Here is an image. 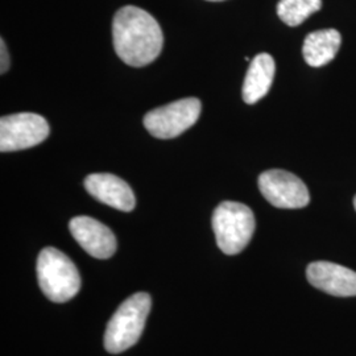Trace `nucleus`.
<instances>
[{"label": "nucleus", "mask_w": 356, "mask_h": 356, "mask_svg": "<svg viewBox=\"0 0 356 356\" xmlns=\"http://www.w3.org/2000/svg\"><path fill=\"white\" fill-rule=\"evenodd\" d=\"M113 38L116 54L134 67L153 63L163 49L161 26L151 13L126 6L115 13Z\"/></svg>", "instance_id": "obj_1"}, {"label": "nucleus", "mask_w": 356, "mask_h": 356, "mask_svg": "<svg viewBox=\"0 0 356 356\" xmlns=\"http://www.w3.org/2000/svg\"><path fill=\"white\" fill-rule=\"evenodd\" d=\"M151 306L152 298L145 292L135 293L123 301L107 325L104 348L111 354H119L135 346L140 339Z\"/></svg>", "instance_id": "obj_2"}, {"label": "nucleus", "mask_w": 356, "mask_h": 356, "mask_svg": "<svg viewBox=\"0 0 356 356\" xmlns=\"http://www.w3.org/2000/svg\"><path fill=\"white\" fill-rule=\"evenodd\" d=\"M38 285L48 300L64 304L81 289V276L76 264L60 250L47 247L38 254Z\"/></svg>", "instance_id": "obj_3"}, {"label": "nucleus", "mask_w": 356, "mask_h": 356, "mask_svg": "<svg viewBox=\"0 0 356 356\" xmlns=\"http://www.w3.org/2000/svg\"><path fill=\"white\" fill-rule=\"evenodd\" d=\"M254 226V213L245 204L226 201L214 210L213 229L223 254H241L251 242Z\"/></svg>", "instance_id": "obj_4"}, {"label": "nucleus", "mask_w": 356, "mask_h": 356, "mask_svg": "<svg viewBox=\"0 0 356 356\" xmlns=\"http://www.w3.org/2000/svg\"><path fill=\"white\" fill-rule=\"evenodd\" d=\"M201 108L197 98L179 99L149 111L144 116V126L157 139H173L195 124Z\"/></svg>", "instance_id": "obj_5"}, {"label": "nucleus", "mask_w": 356, "mask_h": 356, "mask_svg": "<svg viewBox=\"0 0 356 356\" xmlns=\"http://www.w3.org/2000/svg\"><path fill=\"white\" fill-rule=\"evenodd\" d=\"M49 136V124L33 113L7 115L0 119V151H22L36 147Z\"/></svg>", "instance_id": "obj_6"}, {"label": "nucleus", "mask_w": 356, "mask_h": 356, "mask_svg": "<svg viewBox=\"0 0 356 356\" xmlns=\"http://www.w3.org/2000/svg\"><path fill=\"white\" fill-rule=\"evenodd\" d=\"M259 189L269 204L279 209H302L310 202L305 184L296 175L282 169L261 173Z\"/></svg>", "instance_id": "obj_7"}, {"label": "nucleus", "mask_w": 356, "mask_h": 356, "mask_svg": "<svg viewBox=\"0 0 356 356\" xmlns=\"http://www.w3.org/2000/svg\"><path fill=\"white\" fill-rule=\"evenodd\" d=\"M69 229L76 243L95 259H108L116 251L114 232L99 220L90 216H76Z\"/></svg>", "instance_id": "obj_8"}, {"label": "nucleus", "mask_w": 356, "mask_h": 356, "mask_svg": "<svg viewBox=\"0 0 356 356\" xmlns=\"http://www.w3.org/2000/svg\"><path fill=\"white\" fill-rule=\"evenodd\" d=\"M306 277L314 288L331 296H356V272L343 266L330 261H314L306 269Z\"/></svg>", "instance_id": "obj_9"}, {"label": "nucleus", "mask_w": 356, "mask_h": 356, "mask_svg": "<svg viewBox=\"0 0 356 356\" xmlns=\"http://www.w3.org/2000/svg\"><path fill=\"white\" fill-rule=\"evenodd\" d=\"M85 188L99 202L120 211H132L136 200L132 189L122 178L110 173H94L85 179Z\"/></svg>", "instance_id": "obj_10"}, {"label": "nucleus", "mask_w": 356, "mask_h": 356, "mask_svg": "<svg viewBox=\"0 0 356 356\" xmlns=\"http://www.w3.org/2000/svg\"><path fill=\"white\" fill-rule=\"evenodd\" d=\"M276 65L268 53H260L251 61L243 83V101L254 104L268 94L275 78Z\"/></svg>", "instance_id": "obj_11"}, {"label": "nucleus", "mask_w": 356, "mask_h": 356, "mask_svg": "<svg viewBox=\"0 0 356 356\" xmlns=\"http://www.w3.org/2000/svg\"><path fill=\"white\" fill-rule=\"evenodd\" d=\"M342 36L337 29H321L309 33L304 41L302 54L306 64L321 67L331 63L341 48Z\"/></svg>", "instance_id": "obj_12"}, {"label": "nucleus", "mask_w": 356, "mask_h": 356, "mask_svg": "<svg viewBox=\"0 0 356 356\" xmlns=\"http://www.w3.org/2000/svg\"><path fill=\"white\" fill-rule=\"evenodd\" d=\"M321 8L322 0H280L277 15L286 26H297Z\"/></svg>", "instance_id": "obj_13"}, {"label": "nucleus", "mask_w": 356, "mask_h": 356, "mask_svg": "<svg viewBox=\"0 0 356 356\" xmlns=\"http://www.w3.org/2000/svg\"><path fill=\"white\" fill-rule=\"evenodd\" d=\"M0 51H1V65H0V73L4 74L8 67H10V56H8V51L7 47L4 44V40H0Z\"/></svg>", "instance_id": "obj_14"}, {"label": "nucleus", "mask_w": 356, "mask_h": 356, "mask_svg": "<svg viewBox=\"0 0 356 356\" xmlns=\"http://www.w3.org/2000/svg\"><path fill=\"white\" fill-rule=\"evenodd\" d=\"M354 206H355V210H356V195H355V198H354Z\"/></svg>", "instance_id": "obj_15"}, {"label": "nucleus", "mask_w": 356, "mask_h": 356, "mask_svg": "<svg viewBox=\"0 0 356 356\" xmlns=\"http://www.w3.org/2000/svg\"><path fill=\"white\" fill-rule=\"evenodd\" d=\"M209 1H222V0H209Z\"/></svg>", "instance_id": "obj_16"}]
</instances>
